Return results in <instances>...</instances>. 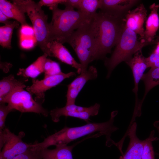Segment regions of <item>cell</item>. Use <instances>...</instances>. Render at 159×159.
<instances>
[{
	"label": "cell",
	"instance_id": "cell-1",
	"mask_svg": "<svg viewBox=\"0 0 159 159\" xmlns=\"http://www.w3.org/2000/svg\"><path fill=\"white\" fill-rule=\"evenodd\" d=\"M117 113V111L112 112L110 120L101 123L89 122L80 126L74 127H65L60 130L46 138L41 142L37 143L36 146L40 150L54 145H67L73 140L87 135L98 132L101 135H105L106 145L110 147L115 143L111 138L112 133L118 129L114 125V118Z\"/></svg>",
	"mask_w": 159,
	"mask_h": 159
},
{
	"label": "cell",
	"instance_id": "cell-2",
	"mask_svg": "<svg viewBox=\"0 0 159 159\" xmlns=\"http://www.w3.org/2000/svg\"><path fill=\"white\" fill-rule=\"evenodd\" d=\"M94 17L96 47L93 61L105 59L116 45L125 27V17L100 10Z\"/></svg>",
	"mask_w": 159,
	"mask_h": 159
},
{
	"label": "cell",
	"instance_id": "cell-3",
	"mask_svg": "<svg viewBox=\"0 0 159 159\" xmlns=\"http://www.w3.org/2000/svg\"><path fill=\"white\" fill-rule=\"evenodd\" d=\"M52 18L49 24V42L55 40L67 43L73 32L93 17L79 10L58 7L52 10Z\"/></svg>",
	"mask_w": 159,
	"mask_h": 159
},
{
	"label": "cell",
	"instance_id": "cell-4",
	"mask_svg": "<svg viewBox=\"0 0 159 159\" xmlns=\"http://www.w3.org/2000/svg\"><path fill=\"white\" fill-rule=\"evenodd\" d=\"M94 16L75 30L67 42L74 49L79 59L82 67L81 73L87 70L89 64L93 61L96 47Z\"/></svg>",
	"mask_w": 159,
	"mask_h": 159
},
{
	"label": "cell",
	"instance_id": "cell-5",
	"mask_svg": "<svg viewBox=\"0 0 159 159\" xmlns=\"http://www.w3.org/2000/svg\"><path fill=\"white\" fill-rule=\"evenodd\" d=\"M16 5L24 13H26L32 24L37 44L44 53L48 56L47 45L49 42V23L48 16L42 9L39 2L31 0H14Z\"/></svg>",
	"mask_w": 159,
	"mask_h": 159
},
{
	"label": "cell",
	"instance_id": "cell-6",
	"mask_svg": "<svg viewBox=\"0 0 159 159\" xmlns=\"http://www.w3.org/2000/svg\"><path fill=\"white\" fill-rule=\"evenodd\" d=\"M151 44H153L139 41L137 34L125 27L111 56L105 59V65L108 69L107 77L110 76L112 71L120 63L129 60L133 54L141 50L145 46Z\"/></svg>",
	"mask_w": 159,
	"mask_h": 159
},
{
	"label": "cell",
	"instance_id": "cell-7",
	"mask_svg": "<svg viewBox=\"0 0 159 159\" xmlns=\"http://www.w3.org/2000/svg\"><path fill=\"white\" fill-rule=\"evenodd\" d=\"M26 87L24 84L17 87L1 102L7 103L13 110L21 112L35 113L47 117L49 112L41 103L34 100L30 92L24 89Z\"/></svg>",
	"mask_w": 159,
	"mask_h": 159
},
{
	"label": "cell",
	"instance_id": "cell-8",
	"mask_svg": "<svg viewBox=\"0 0 159 159\" xmlns=\"http://www.w3.org/2000/svg\"><path fill=\"white\" fill-rule=\"evenodd\" d=\"M24 136L23 132L17 135L6 127L0 131V159H12L30 148L32 144L27 143L22 140Z\"/></svg>",
	"mask_w": 159,
	"mask_h": 159
},
{
	"label": "cell",
	"instance_id": "cell-9",
	"mask_svg": "<svg viewBox=\"0 0 159 159\" xmlns=\"http://www.w3.org/2000/svg\"><path fill=\"white\" fill-rule=\"evenodd\" d=\"M100 105L97 103L89 107L79 106L74 104L66 105L62 108H56L51 110L49 114L52 120L58 122L62 116L78 118L89 123L91 116L97 115L99 112Z\"/></svg>",
	"mask_w": 159,
	"mask_h": 159
},
{
	"label": "cell",
	"instance_id": "cell-10",
	"mask_svg": "<svg viewBox=\"0 0 159 159\" xmlns=\"http://www.w3.org/2000/svg\"><path fill=\"white\" fill-rule=\"evenodd\" d=\"M74 72L65 73L62 72L59 74L46 77L42 80L33 79L32 84L26 87V90L32 95L36 97L35 100L42 104L44 100L45 92L47 90L55 87L64 79L75 75Z\"/></svg>",
	"mask_w": 159,
	"mask_h": 159
},
{
	"label": "cell",
	"instance_id": "cell-11",
	"mask_svg": "<svg viewBox=\"0 0 159 159\" xmlns=\"http://www.w3.org/2000/svg\"><path fill=\"white\" fill-rule=\"evenodd\" d=\"M98 75L96 68L90 66L85 71L81 73L67 86L66 105L75 104L76 99L86 82L95 79Z\"/></svg>",
	"mask_w": 159,
	"mask_h": 159
},
{
	"label": "cell",
	"instance_id": "cell-12",
	"mask_svg": "<svg viewBox=\"0 0 159 159\" xmlns=\"http://www.w3.org/2000/svg\"><path fill=\"white\" fill-rule=\"evenodd\" d=\"M147 11L144 5L140 4L135 9L130 10L124 17L125 27L132 30L140 36L142 40L144 37V23L147 19Z\"/></svg>",
	"mask_w": 159,
	"mask_h": 159
},
{
	"label": "cell",
	"instance_id": "cell-13",
	"mask_svg": "<svg viewBox=\"0 0 159 159\" xmlns=\"http://www.w3.org/2000/svg\"><path fill=\"white\" fill-rule=\"evenodd\" d=\"M48 56L55 57L62 62L69 65L77 70L80 74L82 72L81 64L77 62L68 50L63 44L56 41L49 42L48 45Z\"/></svg>",
	"mask_w": 159,
	"mask_h": 159
},
{
	"label": "cell",
	"instance_id": "cell-14",
	"mask_svg": "<svg viewBox=\"0 0 159 159\" xmlns=\"http://www.w3.org/2000/svg\"><path fill=\"white\" fill-rule=\"evenodd\" d=\"M145 57L143 55L141 50L138 51L134 54V57L126 62L131 68L133 74L135 87L132 91L135 96V106L138 102V84L142 79L143 73L148 68Z\"/></svg>",
	"mask_w": 159,
	"mask_h": 159
},
{
	"label": "cell",
	"instance_id": "cell-15",
	"mask_svg": "<svg viewBox=\"0 0 159 159\" xmlns=\"http://www.w3.org/2000/svg\"><path fill=\"white\" fill-rule=\"evenodd\" d=\"M137 123L134 122L130 127L127 135L130 138L128 147L119 159H142L144 141L139 139L136 134Z\"/></svg>",
	"mask_w": 159,
	"mask_h": 159
},
{
	"label": "cell",
	"instance_id": "cell-16",
	"mask_svg": "<svg viewBox=\"0 0 159 159\" xmlns=\"http://www.w3.org/2000/svg\"><path fill=\"white\" fill-rule=\"evenodd\" d=\"M139 1L137 0H101L100 9L125 17L130 9Z\"/></svg>",
	"mask_w": 159,
	"mask_h": 159
},
{
	"label": "cell",
	"instance_id": "cell-17",
	"mask_svg": "<svg viewBox=\"0 0 159 159\" xmlns=\"http://www.w3.org/2000/svg\"><path fill=\"white\" fill-rule=\"evenodd\" d=\"M159 6L153 3L150 7V12L146 21L143 39L140 41L153 44L158 41L153 39L159 27V16L158 13Z\"/></svg>",
	"mask_w": 159,
	"mask_h": 159
},
{
	"label": "cell",
	"instance_id": "cell-18",
	"mask_svg": "<svg viewBox=\"0 0 159 159\" xmlns=\"http://www.w3.org/2000/svg\"><path fill=\"white\" fill-rule=\"evenodd\" d=\"M74 145H60L53 149L41 150L42 159H73L72 150Z\"/></svg>",
	"mask_w": 159,
	"mask_h": 159
},
{
	"label": "cell",
	"instance_id": "cell-19",
	"mask_svg": "<svg viewBox=\"0 0 159 159\" xmlns=\"http://www.w3.org/2000/svg\"><path fill=\"white\" fill-rule=\"evenodd\" d=\"M0 11L9 19H13L21 25L27 24L24 13L15 4L6 0H0Z\"/></svg>",
	"mask_w": 159,
	"mask_h": 159
},
{
	"label": "cell",
	"instance_id": "cell-20",
	"mask_svg": "<svg viewBox=\"0 0 159 159\" xmlns=\"http://www.w3.org/2000/svg\"><path fill=\"white\" fill-rule=\"evenodd\" d=\"M47 56L44 53L26 68L19 69L17 75L25 77H36L44 72V65Z\"/></svg>",
	"mask_w": 159,
	"mask_h": 159
},
{
	"label": "cell",
	"instance_id": "cell-21",
	"mask_svg": "<svg viewBox=\"0 0 159 159\" xmlns=\"http://www.w3.org/2000/svg\"><path fill=\"white\" fill-rule=\"evenodd\" d=\"M24 84L23 81L16 79L12 74L4 77L0 81V102L17 87Z\"/></svg>",
	"mask_w": 159,
	"mask_h": 159
},
{
	"label": "cell",
	"instance_id": "cell-22",
	"mask_svg": "<svg viewBox=\"0 0 159 159\" xmlns=\"http://www.w3.org/2000/svg\"><path fill=\"white\" fill-rule=\"evenodd\" d=\"M141 79L144 83L145 87V93L141 101L143 102L148 92L159 85V67L151 68L148 72L143 74Z\"/></svg>",
	"mask_w": 159,
	"mask_h": 159
},
{
	"label": "cell",
	"instance_id": "cell-23",
	"mask_svg": "<svg viewBox=\"0 0 159 159\" xmlns=\"http://www.w3.org/2000/svg\"><path fill=\"white\" fill-rule=\"evenodd\" d=\"M19 23L14 21L10 24L5 25L0 27V44L4 48L10 49L11 48V42L12 36L14 29L18 27Z\"/></svg>",
	"mask_w": 159,
	"mask_h": 159
},
{
	"label": "cell",
	"instance_id": "cell-24",
	"mask_svg": "<svg viewBox=\"0 0 159 159\" xmlns=\"http://www.w3.org/2000/svg\"><path fill=\"white\" fill-rule=\"evenodd\" d=\"M101 3V0H82L79 11L93 17L97 14V10L100 9Z\"/></svg>",
	"mask_w": 159,
	"mask_h": 159
},
{
	"label": "cell",
	"instance_id": "cell-25",
	"mask_svg": "<svg viewBox=\"0 0 159 159\" xmlns=\"http://www.w3.org/2000/svg\"><path fill=\"white\" fill-rule=\"evenodd\" d=\"M155 131H151L149 137L144 141L142 159H155L152 142L158 140L154 137Z\"/></svg>",
	"mask_w": 159,
	"mask_h": 159
},
{
	"label": "cell",
	"instance_id": "cell-26",
	"mask_svg": "<svg viewBox=\"0 0 159 159\" xmlns=\"http://www.w3.org/2000/svg\"><path fill=\"white\" fill-rule=\"evenodd\" d=\"M62 72L58 63L47 58L44 67V77L56 75Z\"/></svg>",
	"mask_w": 159,
	"mask_h": 159
},
{
	"label": "cell",
	"instance_id": "cell-27",
	"mask_svg": "<svg viewBox=\"0 0 159 159\" xmlns=\"http://www.w3.org/2000/svg\"><path fill=\"white\" fill-rule=\"evenodd\" d=\"M32 146L24 153L12 159H42L41 151Z\"/></svg>",
	"mask_w": 159,
	"mask_h": 159
},
{
	"label": "cell",
	"instance_id": "cell-28",
	"mask_svg": "<svg viewBox=\"0 0 159 159\" xmlns=\"http://www.w3.org/2000/svg\"><path fill=\"white\" fill-rule=\"evenodd\" d=\"M13 110L8 105L5 103H0V131H1L6 127L5 122L6 117L8 114Z\"/></svg>",
	"mask_w": 159,
	"mask_h": 159
},
{
	"label": "cell",
	"instance_id": "cell-29",
	"mask_svg": "<svg viewBox=\"0 0 159 159\" xmlns=\"http://www.w3.org/2000/svg\"><path fill=\"white\" fill-rule=\"evenodd\" d=\"M148 67L154 69L159 67V54L154 52L149 57L145 58Z\"/></svg>",
	"mask_w": 159,
	"mask_h": 159
},
{
	"label": "cell",
	"instance_id": "cell-30",
	"mask_svg": "<svg viewBox=\"0 0 159 159\" xmlns=\"http://www.w3.org/2000/svg\"><path fill=\"white\" fill-rule=\"evenodd\" d=\"M26 37L35 38L33 27L27 24L21 25L20 30V37Z\"/></svg>",
	"mask_w": 159,
	"mask_h": 159
},
{
	"label": "cell",
	"instance_id": "cell-31",
	"mask_svg": "<svg viewBox=\"0 0 159 159\" xmlns=\"http://www.w3.org/2000/svg\"><path fill=\"white\" fill-rule=\"evenodd\" d=\"M37 44L35 38L20 39V45L21 47L24 49H32Z\"/></svg>",
	"mask_w": 159,
	"mask_h": 159
},
{
	"label": "cell",
	"instance_id": "cell-32",
	"mask_svg": "<svg viewBox=\"0 0 159 159\" xmlns=\"http://www.w3.org/2000/svg\"><path fill=\"white\" fill-rule=\"evenodd\" d=\"M65 0H41L39 3L42 6H47L49 7L50 9L58 7L59 4H62Z\"/></svg>",
	"mask_w": 159,
	"mask_h": 159
},
{
	"label": "cell",
	"instance_id": "cell-33",
	"mask_svg": "<svg viewBox=\"0 0 159 159\" xmlns=\"http://www.w3.org/2000/svg\"><path fill=\"white\" fill-rule=\"evenodd\" d=\"M82 0H65L62 4L64 5L65 8L74 9H77L79 10Z\"/></svg>",
	"mask_w": 159,
	"mask_h": 159
},
{
	"label": "cell",
	"instance_id": "cell-34",
	"mask_svg": "<svg viewBox=\"0 0 159 159\" xmlns=\"http://www.w3.org/2000/svg\"><path fill=\"white\" fill-rule=\"evenodd\" d=\"M9 19L1 11H0V22L3 23L5 25H8L12 24L14 21L9 20Z\"/></svg>",
	"mask_w": 159,
	"mask_h": 159
},
{
	"label": "cell",
	"instance_id": "cell-35",
	"mask_svg": "<svg viewBox=\"0 0 159 159\" xmlns=\"http://www.w3.org/2000/svg\"><path fill=\"white\" fill-rule=\"evenodd\" d=\"M154 125L157 129L159 135V121L155 123Z\"/></svg>",
	"mask_w": 159,
	"mask_h": 159
},
{
	"label": "cell",
	"instance_id": "cell-36",
	"mask_svg": "<svg viewBox=\"0 0 159 159\" xmlns=\"http://www.w3.org/2000/svg\"><path fill=\"white\" fill-rule=\"evenodd\" d=\"M154 52L159 54V42L158 43L157 45Z\"/></svg>",
	"mask_w": 159,
	"mask_h": 159
}]
</instances>
